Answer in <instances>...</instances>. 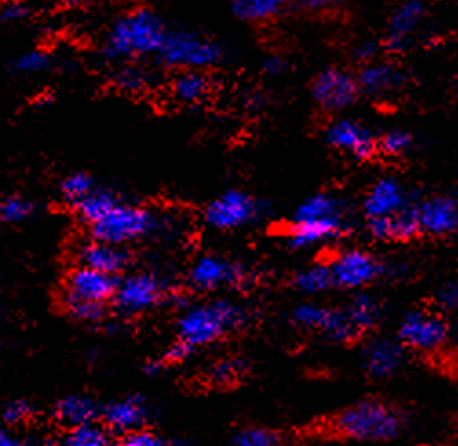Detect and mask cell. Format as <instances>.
<instances>
[{
    "instance_id": "obj_21",
    "label": "cell",
    "mask_w": 458,
    "mask_h": 446,
    "mask_svg": "<svg viewBox=\"0 0 458 446\" xmlns=\"http://www.w3.org/2000/svg\"><path fill=\"white\" fill-rule=\"evenodd\" d=\"M424 19V4L420 0H405L393 13L387 26V47L403 50Z\"/></svg>"
},
{
    "instance_id": "obj_35",
    "label": "cell",
    "mask_w": 458,
    "mask_h": 446,
    "mask_svg": "<svg viewBox=\"0 0 458 446\" xmlns=\"http://www.w3.org/2000/svg\"><path fill=\"white\" fill-rule=\"evenodd\" d=\"M234 446H284V439L270 428L250 426L234 437Z\"/></svg>"
},
{
    "instance_id": "obj_10",
    "label": "cell",
    "mask_w": 458,
    "mask_h": 446,
    "mask_svg": "<svg viewBox=\"0 0 458 446\" xmlns=\"http://www.w3.org/2000/svg\"><path fill=\"white\" fill-rule=\"evenodd\" d=\"M165 295L163 282L152 273H133L115 286L114 300L124 315H137L159 304Z\"/></svg>"
},
{
    "instance_id": "obj_3",
    "label": "cell",
    "mask_w": 458,
    "mask_h": 446,
    "mask_svg": "<svg viewBox=\"0 0 458 446\" xmlns=\"http://www.w3.org/2000/svg\"><path fill=\"white\" fill-rule=\"evenodd\" d=\"M403 426V419L391 405L377 399H365L347 407L333 419L336 435L360 441L380 442L394 439Z\"/></svg>"
},
{
    "instance_id": "obj_20",
    "label": "cell",
    "mask_w": 458,
    "mask_h": 446,
    "mask_svg": "<svg viewBox=\"0 0 458 446\" xmlns=\"http://www.w3.org/2000/svg\"><path fill=\"white\" fill-rule=\"evenodd\" d=\"M345 219H309L293 221L287 231V244L293 249H309L326 244L342 235Z\"/></svg>"
},
{
    "instance_id": "obj_31",
    "label": "cell",
    "mask_w": 458,
    "mask_h": 446,
    "mask_svg": "<svg viewBox=\"0 0 458 446\" xmlns=\"http://www.w3.org/2000/svg\"><path fill=\"white\" fill-rule=\"evenodd\" d=\"M48 446H112V439L106 430L89 423L72 428V432H68L61 442Z\"/></svg>"
},
{
    "instance_id": "obj_12",
    "label": "cell",
    "mask_w": 458,
    "mask_h": 446,
    "mask_svg": "<svg viewBox=\"0 0 458 446\" xmlns=\"http://www.w3.org/2000/svg\"><path fill=\"white\" fill-rule=\"evenodd\" d=\"M247 280V273L240 263L226 258L207 254L199 258L191 270V284L198 291H216L221 287H236Z\"/></svg>"
},
{
    "instance_id": "obj_16",
    "label": "cell",
    "mask_w": 458,
    "mask_h": 446,
    "mask_svg": "<svg viewBox=\"0 0 458 446\" xmlns=\"http://www.w3.org/2000/svg\"><path fill=\"white\" fill-rule=\"evenodd\" d=\"M368 231L380 242H407L419 236L420 223L415 205H407L387 218H369Z\"/></svg>"
},
{
    "instance_id": "obj_45",
    "label": "cell",
    "mask_w": 458,
    "mask_h": 446,
    "mask_svg": "<svg viewBox=\"0 0 458 446\" xmlns=\"http://www.w3.org/2000/svg\"><path fill=\"white\" fill-rule=\"evenodd\" d=\"M336 0H296V4L309 13H324L335 6Z\"/></svg>"
},
{
    "instance_id": "obj_26",
    "label": "cell",
    "mask_w": 458,
    "mask_h": 446,
    "mask_svg": "<svg viewBox=\"0 0 458 446\" xmlns=\"http://www.w3.org/2000/svg\"><path fill=\"white\" fill-rule=\"evenodd\" d=\"M402 82V73L387 63H377L365 66L358 75L360 90L369 94H380L396 88Z\"/></svg>"
},
{
    "instance_id": "obj_47",
    "label": "cell",
    "mask_w": 458,
    "mask_h": 446,
    "mask_svg": "<svg viewBox=\"0 0 458 446\" xmlns=\"http://www.w3.org/2000/svg\"><path fill=\"white\" fill-rule=\"evenodd\" d=\"M0 446H28V444L21 437L10 432H0Z\"/></svg>"
},
{
    "instance_id": "obj_39",
    "label": "cell",
    "mask_w": 458,
    "mask_h": 446,
    "mask_svg": "<svg viewBox=\"0 0 458 446\" xmlns=\"http://www.w3.org/2000/svg\"><path fill=\"white\" fill-rule=\"evenodd\" d=\"M413 145V138L403 130H391L378 142V149L387 156H400Z\"/></svg>"
},
{
    "instance_id": "obj_30",
    "label": "cell",
    "mask_w": 458,
    "mask_h": 446,
    "mask_svg": "<svg viewBox=\"0 0 458 446\" xmlns=\"http://www.w3.org/2000/svg\"><path fill=\"white\" fill-rule=\"evenodd\" d=\"M117 202H119V198L112 191L96 187L82 202H79L73 207H75L77 214L81 216V219L86 221L88 226H91V223L101 219Z\"/></svg>"
},
{
    "instance_id": "obj_2",
    "label": "cell",
    "mask_w": 458,
    "mask_h": 446,
    "mask_svg": "<svg viewBox=\"0 0 458 446\" xmlns=\"http://www.w3.org/2000/svg\"><path fill=\"white\" fill-rule=\"evenodd\" d=\"M247 311L231 300H212L191 305L177 321L179 340L192 347L207 346L247 324Z\"/></svg>"
},
{
    "instance_id": "obj_44",
    "label": "cell",
    "mask_w": 458,
    "mask_h": 446,
    "mask_svg": "<svg viewBox=\"0 0 458 446\" xmlns=\"http://www.w3.org/2000/svg\"><path fill=\"white\" fill-rule=\"evenodd\" d=\"M192 351H194L192 346H189L187 342H182V340H177L175 344H172L166 349L165 361H168V363H181V361H185Z\"/></svg>"
},
{
    "instance_id": "obj_37",
    "label": "cell",
    "mask_w": 458,
    "mask_h": 446,
    "mask_svg": "<svg viewBox=\"0 0 458 446\" xmlns=\"http://www.w3.org/2000/svg\"><path fill=\"white\" fill-rule=\"evenodd\" d=\"M33 212V203L22 196H10L0 202V221L17 223Z\"/></svg>"
},
{
    "instance_id": "obj_48",
    "label": "cell",
    "mask_w": 458,
    "mask_h": 446,
    "mask_svg": "<svg viewBox=\"0 0 458 446\" xmlns=\"http://www.w3.org/2000/svg\"><path fill=\"white\" fill-rule=\"evenodd\" d=\"M64 8H70V10H77V8H82V6H88L91 0H61Z\"/></svg>"
},
{
    "instance_id": "obj_40",
    "label": "cell",
    "mask_w": 458,
    "mask_h": 446,
    "mask_svg": "<svg viewBox=\"0 0 458 446\" xmlns=\"http://www.w3.org/2000/svg\"><path fill=\"white\" fill-rule=\"evenodd\" d=\"M31 10L28 4L21 3V0H10V3L3 4L0 8V22L4 24H19L30 17Z\"/></svg>"
},
{
    "instance_id": "obj_43",
    "label": "cell",
    "mask_w": 458,
    "mask_h": 446,
    "mask_svg": "<svg viewBox=\"0 0 458 446\" xmlns=\"http://www.w3.org/2000/svg\"><path fill=\"white\" fill-rule=\"evenodd\" d=\"M30 414H31V407L26 403V400H12L4 410V419L12 425H17L26 421Z\"/></svg>"
},
{
    "instance_id": "obj_34",
    "label": "cell",
    "mask_w": 458,
    "mask_h": 446,
    "mask_svg": "<svg viewBox=\"0 0 458 446\" xmlns=\"http://www.w3.org/2000/svg\"><path fill=\"white\" fill-rule=\"evenodd\" d=\"M150 82V73L135 64H126L115 73V86L123 92L133 94V92H141L143 88H147Z\"/></svg>"
},
{
    "instance_id": "obj_24",
    "label": "cell",
    "mask_w": 458,
    "mask_h": 446,
    "mask_svg": "<svg viewBox=\"0 0 458 446\" xmlns=\"http://www.w3.org/2000/svg\"><path fill=\"white\" fill-rule=\"evenodd\" d=\"M98 412L99 408L96 405V400L86 395H68L59 400V405L55 408L59 421L72 428L94 423Z\"/></svg>"
},
{
    "instance_id": "obj_27",
    "label": "cell",
    "mask_w": 458,
    "mask_h": 446,
    "mask_svg": "<svg viewBox=\"0 0 458 446\" xmlns=\"http://www.w3.org/2000/svg\"><path fill=\"white\" fill-rule=\"evenodd\" d=\"M380 313H382L380 304L375 298L365 296V295L354 296L345 307V315L358 337L365 331L373 330L378 324Z\"/></svg>"
},
{
    "instance_id": "obj_19",
    "label": "cell",
    "mask_w": 458,
    "mask_h": 446,
    "mask_svg": "<svg viewBox=\"0 0 458 446\" xmlns=\"http://www.w3.org/2000/svg\"><path fill=\"white\" fill-rule=\"evenodd\" d=\"M403 363V346L398 340L378 339L363 349V368L371 377L386 379L394 375Z\"/></svg>"
},
{
    "instance_id": "obj_15",
    "label": "cell",
    "mask_w": 458,
    "mask_h": 446,
    "mask_svg": "<svg viewBox=\"0 0 458 446\" xmlns=\"http://www.w3.org/2000/svg\"><path fill=\"white\" fill-rule=\"evenodd\" d=\"M420 233L447 236L458 231V200L451 196H435L415 205Z\"/></svg>"
},
{
    "instance_id": "obj_18",
    "label": "cell",
    "mask_w": 458,
    "mask_h": 446,
    "mask_svg": "<svg viewBox=\"0 0 458 446\" xmlns=\"http://www.w3.org/2000/svg\"><path fill=\"white\" fill-rule=\"evenodd\" d=\"M407 207V193L394 177H382L365 196L363 212L369 218H387Z\"/></svg>"
},
{
    "instance_id": "obj_33",
    "label": "cell",
    "mask_w": 458,
    "mask_h": 446,
    "mask_svg": "<svg viewBox=\"0 0 458 446\" xmlns=\"http://www.w3.org/2000/svg\"><path fill=\"white\" fill-rule=\"evenodd\" d=\"M98 185L94 182V177L86 172H73L68 177H64V182L61 185V194L63 198L72 203L77 205L79 202H82L91 191H94Z\"/></svg>"
},
{
    "instance_id": "obj_9",
    "label": "cell",
    "mask_w": 458,
    "mask_h": 446,
    "mask_svg": "<svg viewBox=\"0 0 458 446\" xmlns=\"http://www.w3.org/2000/svg\"><path fill=\"white\" fill-rule=\"evenodd\" d=\"M293 322L303 330L322 333L336 342H347L358 337L345 315V309H336L322 304H300L293 311Z\"/></svg>"
},
{
    "instance_id": "obj_38",
    "label": "cell",
    "mask_w": 458,
    "mask_h": 446,
    "mask_svg": "<svg viewBox=\"0 0 458 446\" xmlns=\"http://www.w3.org/2000/svg\"><path fill=\"white\" fill-rule=\"evenodd\" d=\"M64 305L70 311V313L84 322H98L103 319L105 309L103 304H94V302H84V300H77V298H70L64 296Z\"/></svg>"
},
{
    "instance_id": "obj_32",
    "label": "cell",
    "mask_w": 458,
    "mask_h": 446,
    "mask_svg": "<svg viewBox=\"0 0 458 446\" xmlns=\"http://www.w3.org/2000/svg\"><path fill=\"white\" fill-rule=\"evenodd\" d=\"M54 57L44 52V50H28L19 54L13 63H12V70L17 75H37L40 72H46L52 68Z\"/></svg>"
},
{
    "instance_id": "obj_11",
    "label": "cell",
    "mask_w": 458,
    "mask_h": 446,
    "mask_svg": "<svg viewBox=\"0 0 458 446\" xmlns=\"http://www.w3.org/2000/svg\"><path fill=\"white\" fill-rule=\"evenodd\" d=\"M360 92L358 79L340 68H327L319 73L312 86V99L329 112H338L349 108Z\"/></svg>"
},
{
    "instance_id": "obj_41",
    "label": "cell",
    "mask_w": 458,
    "mask_h": 446,
    "mask_svg": "<svg viewBox=\"0 0 458 446\" xmlns=\"http://www.w3.org/2000/svg\"><path fill=\"white\" fill-rule=\"evenodd\" d=\"M121 446H166V442L148 430H130L121 441Z\"/></svg>"
},
{
    "instance_id": "obj_25",
    "label": "cell",
    "mask_w": 458,
    "mask_h": 446,
    "mask_svg": "<svg viewBox=\"0 0 458 446\" xmlns=\"http://www.w3.org/2000/svg\"><path fill=\"white\" fill-rule=\"evenodd\" d=\"M309 219H345L344 203L333 194H314L300 203L293 221Z\"/></svg>"
},
{
    "instance_id": "obj_5",
    "label": "cell",
    "mask_w": 458,
    "mask_h": 446,
    "mask_svg": "<svg viewBox=\"0 0 458 446\" xmlns=\"http://www.w3.org/2000/svg\"><path fill=\"white\" fill-rule=\"evenodd\" d=\"M157 59L177 70H205L223 59L219 44L191 31H168Z\"/></svg>"
},
{
    "instance_id": "obj_28",
    "label": "cell",
    "mask_w": 458,
    "mask_h": 446,
    "mask_svg": "<svg viewBox=\"0 0 458 446\" xmlns=\"http://www.w3.org/2000/svg\"><path fill=\"white\" fill-rule=\"evenodd\" d=\"M289 0H231L236 17L247 22H265L278 17Z\"/></svg>"
},
{
    "instance_id": "obj_50",
    "label": "cell",
    "mask_w": 458,
    "mask_h": 446,
    "mask_svg": "<svg viewBox=\"0 0 458 446\" xmlns=\"http://www.w3.org/2000/svg\"><path fill=\"white\" fill-rule=\"evenodd\" d=\"M326 446H327V444H326Z\"/></svg>"
},
{
    "instance_id": "obj_42",
    "label": "cell",
    "mask_w": 458,
    "mask_h": 446,
    "mask_svg": "<svg viewBox=\"0 0 458 446\" xmlns=\"http://www.w3.org/2000/svg\"><path fill=\"white\" fill-rule=\"evenodd\" d=\"M437 302L445 311H458V280L445 282L437 293Z\"/></svg>"
},
{
    "instance_id": "obj_36",
    "label": "cell",
    "mask_w": 458,
    "mask_h": 446,
    "mask_svg": "<svg viewBox=\"0 0 458 446\" xmlns=\"http://www.w3.org/2000/svg\"><path fill=\"white\" fill-rule=\"evenodd\" d=\"M245 370L247 366L242 359L231 356V359H223L212 366L210 381L216 384H234L243 377Z\"/></svg>"
},
{
    "instance_id": "obj_8",
    "label": "cell",
    "mask_w": 458,
    "mask_h": 446,
    "mask_svg": "<svg viewBox=\"0 0 458 446\" xmlns=\"http://www.w3.org/2000/svg\"><path fill=\"white\" fill-rule=\"evenodd\" d=\"M447 340L445 321L433 311L417 309L407 313L398 328V342L415 351H435Z\"/></svg>"
},
{
    "instance_id": "obj_13",
    "label": "cell",
    "mask_w": 458,
    "mask_h": 446,
    "mask_svg": "<svg viewBox=\"0 0 458 446\" xmlns=\"http://www.w3.org/2000/svg\"><path fill=\"white\" fill-rule=\"evenodd\" d=\"M115 286L117 282L114 275L81 265L66 279V296L84 300V302L105 304L106 300L114 298Z\"/></svg>"
},
{
    "instance_id": "obj_23",
    "label": "cell",
    "mask_w": 458,
    "mask_h": 446,
    "mask_svg": "<svg viewBox=\"0 0 458 446\" xmlns=\"http://www.w3.org/2000/svg\"><path fill=\"white\" fill-rule=\"evenodd\" d=\"M210 90L212 82L203 70H181L172 81V96L181 103H201Z\"/></svg>"
},
{
    "instance_id": "obj_4",
    "label": "cell",
    "mask_w": 458,
    "mask_h": 446,
    "mask_svg": "<svg viewBox=\"0 0 458 446\" xmlns=\"http://www.w3.org/2000/svg\"><path fill=\"white\" fill-rule=\"evenodd\" d=\"M156 226L157 218L152 210L119 200L101 219L91 223L89 227L91 233H94V238L123 245L147 236L156 229Z\"/></svg>"
},
{
    "instance_id": "obj_22",
    "label": "cell",
    "mask_w": 458,
    "mask_h": 446,
    "mask_svg": "<svg viewBox=\"0 0 458 446\" xmlns=\"http://www.w3.org/2000/svg\"><path fill=\"white\" fill-rule=\"evenodd\" d=\"M147 416L145 405L140 397H128L115 400L105 410V421L112 430L130 432L143 423Z\"/></svg>"
},
{
    "instance_id": "obj_14",
    "label": "cell",
    "mask_w": 458,
    "mask_h": 446,
    "mask_svg": "<svg viewBox=\"0 0 458 446\" xmlns=\"http://www.w3.org/2000/svg\"><path fill=\"white\" fill-rule=\"evenodd\" d=\"M326 136L329 145L356 159H369L378 150V143L373 138V133L349 119L335 121L327 128Z\"/></svg>"
},
{
    "instance_id": "obj_1",
    "label": "cell",
    "mask_w": 458,
    "mask_h": 446,
    "mask_svg": "<svg viewBox=\"0 0 458 446\" xmlns=\"http://www.w3.org/2000/svg\"><path fill=\"white\" fill-rule=\"evenodd\" d=\"M166 26L148 8H137L119 17L103 42L108 61H135L159 54L166 39Z\"/></svg>"
},
{
    "instance_id": "obj_6",
    "label": "cell",
    "mask_w": 458,
    "mask_h": 446,
    "mask_svg": "<svg viewBox=\"0 0 458 446\" xmlns=\"http://www.w3.org/2000/svg\"><path fill=\"white\" fill-rule=\"evenodd\" d=\"M329 270L335 287L360 289L377 282L386 273V263L363 249H345L331 260Z\"/></svg>"
},
{
    "instance_id": "obj_46",
    "label": "cell",
    "mask_w": 458,
    "mask_h": 446,
    "mask_svg": "<svg viewBox=\"0 0 458 446\" xmlns=\"http://www.w3.org/2000/svg\"><path fill=\"white\" fill-rule=\"evenodd\" d=\"M263 68L267 73H272V75H278V73H284L287 70V63L284 57L280 56H270L265 59L263 63Z\"/></svg>"
},
{
    "instance_id": "obj_7",
    "label": "cell",
    "mask_w": 458,
    "mask_h": 446,
    "mask_svg": "<svg viewBox=\"0 0 458 446\" xmlns=\"http://www.w3.org/2000/svg\"><path fill=\"white\" fill-rule=\"evenodd\" d=\"M259 214L258 202L238 189L216 198L205 210V221L217 231H236L252 223Z\"/></svg>"
},
{
    "instance_id": "obj_49",
    "label": "cell",
    "mask_w": 458,
    "mask_h": 446,
    "mask_svg": "<svg viewBox=\"0 0 458 446\" xmlns=\"http://www.w3.org/2000/svg\"><path fill=\"white\" fill-rule=\"evenodd\" d=\"M373 54H375V47H373V44H363V47H361L360 52H358V56H360L361 59H369Z\"/></svg>"
},
{
    "instance_id": "obj_29",
    "label": "cell",
    "mask_w": 458,
    "mask_h": 446,
    "mask_svg": "<svg viewBox=\"0 0 458 446\" xmlns=\"http://www.w3.org/2000/svg\"><path fill=\"white\" fill-rule=\"evenodd\" d=\"M294 287L305 295H318V293H326L331 287H335L333 282V275L329 265H322V263H316V265H309L305 270L298 271L294 275L293 280Z\"/></svg>"
},
{
    "instance_id": "obj_17",
    "label": "cell",
    "mask_w": 458,
    "mask_h": 446,
    "mask_svg": "<svg viewBox=\"0 0 458 446\" xmlns=\"http://www.w3.org/2000/svg\"><path fill=\"white\" fill-rule=\"evenodd\" d=\"M79 262L81 265L91 267L96 271H103L108 275H117L130 262V253L117 244L103 242V240H91L79 247Z\"/></svg>"
}]
</instances>
